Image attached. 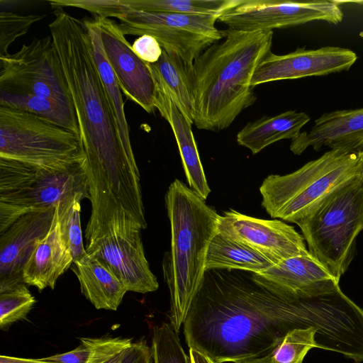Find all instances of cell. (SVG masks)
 Segmentation results:
<instances>
[{"label": "cell", "instance_id": "obj_7", "mask_svg": "<svg viewBox=\"0 0 363 363\" xmlns=\"http://www.w3.org/2000/svg\"><path fill=\"white\" fill-rule=\"evenodd\" d=\"M84 160L49 167L0 157V234L29 212L77 195L89 199Z\"/></svg>", "mask_w": 363, "mask_h": 363}, {"label": "cell", "instance_id": "obj_39", "mask_svg": "<svg viewBox=\"0 0 363 363\" xmlns=\"http://www.w3.org/2000/svg\"><path fill=\"white\" fill-rule=\"evenodd\" d=\"M236 363H272L271 355L269 354L262 357L252 358L249 359L240 361Z\"/></svg>", "mask_w": 363, "mask_h": 363}, {"label": "cell", "instance_id": "obj_1", "mask_svg": "<svg viewBox=\"0 0 363 363\" xmlns=\"http://www.w3.org/2000/svg\"><path fill=\"white\" fill-rule=\"evenodd\" d=\"M49 30L79 125L91 202L89 223L104 227L138 220L145 215L138 167L119 137L87 28L83 19L59 8Z\"/></svg>", "mask_w": 363, "mask_h": 363}, {"label": "cell", "instance_id": "obj_12", "mask_svg": "<svg viewBox=\"0 0 363 363\" xmlns=\"http://www.w3.org/2000/svg\"><path fill=\"white\" fill-rule=\"evenodd\" d=\"M218 232L256 250L274 264L308 252L303 235L278 219L257 218L230 210L219 216Z\"/></svg>", "mask_w": 363, "mask_h": 363}, {"label": "cell", "instance_id": "obj_14", "mask_svg": "<svg viewBox=\"0 0 363 363\" xmlns=\"http://www.w3.org/2000/svg\"><path fill=\"white\" fill-rule=\"evenodd\" d=\"M106 57L126 97L148 113H154L156 86L147 63L133 51L118 24L109 18L96 16Z\"/></svg>", "mask_w": 363, "mask_h": 363}, {"label": "cell", "instance_id": "obj_11", "mask_svg": "<svg viewBox=\"0 0 363 363\" xmlns=\"http://www.w3.org/2000/svg\"><path fill=\"white\" fill-rule=\"evenodd\" d=\"M342 18V11L335 1L239 0L218 21L234 30L253 32L273 31L313 21L337 24Z\"/></svg>", "mask_w": 363, "mask_h": 363}, {"label": "cell", "instance_id": "obj_36", "mask_svg": "<svg viewBox=\"0 0 363 363\" xmlns=\"http://www.w3.org/2000/svg\"><path fill=\"white\" fill-rule=\"evenodd\" d=\"M89 355V347L84 342H81V344L72 351L48 357H43L42 359L57 363H86Z\"/></svg>", "mask_w": 363, "mask_h": 363}, {"label": "cell", "instance_id": "obj_5", "mask_svg": "<svg viewBox=\"0 0 363 363\" xmlns=\"http://www.w3.org/2000/svg\"><path fill=\"white\" fill-rule=\"evenodd\" d=\"M363 175L362 152L330 150L294 172L266 177L262 206L273 218L296 223L335 189Z\"/></svg>", "mask_w": 363, "mask_h": 363}, {"label": "cell", "instance_id": "obj_40", "mask_svg": "<svg viewBox=\"0 0 363 363\" xmlns=\"http://www.w3.org/2000/svg\"><path fill=\"white\" fill-rule=\"evenodd\" d=\"M362 155H363V150H362Z\"/></svg>", "mask_w": 363, "mask_h": 363}, {"label": "cell", "instance_id": "obj_25", "mask_svg": "<svg viewBox=\"0 0 363 363\" xmlns=\"http://www.w3.org/2000/svg\"><path fill=\"white\" fill-rule=\"evenodd\" d=\"M273 264L256 250L218 232L208 248L206 270H240L257 274Z\"/></svg>", "mask_w": 363, "mask_h": 363}, {"label": "cell", "instance_id": "obj_22", "mask_svg": "<svg viewBox=\"0 0 363 363\" xmlns=\"http://www.w3.org/2000/svg\"><path fill=\"white\" fill-rule=\"evenodd\" d=\"M304 112L289 110L274 116L247 123L237 134L238 145L257 154L269 145L284 139H295L301 128L309 122Z\"/></svg>", "mask_w": 363, "mask_h": 363}, {"label": "cell", "instance_id": "obj_38", "mask_svg": "<svg viewBox=\"0 0 363 363\" xmlns=\"http://www.w3.org/2000/svg\"><path fill=\"white\" fill-rule=\"evenodd\" d=\"M189 352L191 363H216L209 357L203 354L194 348H189Z\"/></svg>", "mask_w": 363, "mask_h": 363}, {"label": "cell", "instance_id": "obj_15", "mask_svg": "<svg viewBox=\"0 0 363 363\" xmlns=\"http://www.w3.org/2000/svg\"><path fill=\"white\" fill-rule=\"evenodd\" d=\"M357 60L350 49L325 46L315 50L298 48L286 55L270 51L256 68L250 85L347 71Z\"/></svg>", "mask_w": 363, "mask_h": 363}, {"label": "cell", "instance_id": "obj_33", "mask_svg": "<svg viewBox=\"0 0 363 363\" xmlns=\"http://www.w3.org/2000/svg\"><path fill=\"white\" fill-rule=\"evenodd\" d=\"M45 15H21L9 11L0 13V55H6L11 44L25 35L31 26Z\"/></svg>", "mask_w": 363, "mask_h": 363}, {"label": "cell", "instance_id": "obj_30", "mask_svg": "<svg viewBox=\"0 0 363 363\" xmlns=\"http://www.w3.org/2000/svg\"><path fill=\"white\" fill-rule=\"evenodd\" d=\"M151 350L153 363H191L171 323L154 328Z\"/></svg>", "mask_w": 363, "mask_h": 363}, {"label": "cell", "instance_id": "obj_24", "mask_svg": "<svg viewBox=\"0 0 363 363\" xmlns=\"http://www.w3.org/2000/svg\"><path fill=\"white\" fill-rule=\"evenodd\" d=\"M83 21L88 30L92 56L101 79L119 137L126 151L134 155L121 88L106 57L99 29L94 19L84 18Z\"/></svg>", "mask_w": 363, "mask_h": 363}, {"label": "cell", "instance_id": "obj_35", "mask_svg": "<svg viewBox=\"0 0 363 363\" xmlns=\"http://www.w3.org/2000/svg\"><path fill=\"white\" fill-rule=\"evenodd\" d=\"M118 363H153L151 347L145 340L132 342Z\"/></svg>", "mask_w": 363, "mask_h": 363}, {"label": "cell", "instance_id": "obj_10", "mask_svg": "<svg viewBox=\"0 0 363 363\" xmlns=\"http://www.w3.org/2000/svg\"><path fill=\"white\" fill-rule=\"evenodd\" d=\"M0 91L51 99L74 108L51 35L35 38L15 53L0 55Z\"/></svg>", "mask_w": 363, "mask_h": 363}, {"label": "cell", "instance_id": "obj_9", "mask_svg": "<svg viewBox=\"0 0 363 363\" xmlns=\"http://www.w3.org/2000/svg\"><path fill=\"white\" fill-rule=\"evenodd\" d=\"M219 17L128 9L117 18L125 35H151L167 52L191 65L206 49L223 38V30L216 27Z\"/></svg>", "mask_w": 363, "mask_h": 363}, {"label": "cell", "instance_id": "obj_6", "mask_svg": "<svg viewBox=\"0 0 363 363\" xmlns=\"http://www.w3.org/2000/svg\"><path fill=\"white\" fill-rule=\"evenodd\" d=\"M296 224L308 252L340 280L363 230V175L335 189Z\"/></svg>", "mask_w": 363, "mask_h": 363}, {"label": "cell", "instance_id": "obj_32", "mask_svg": "<svg viewBox=\"0 0 363 363\" xmlns=\"http://www.w3.org/2000/svg\"><path fill=\"white\" fill-rule=\"evenodd\" d=\"M82 342L89 348L86 363H118L132 339L121 337H82Z\"/></svg>", "mask_w": 363, "mask_h": 363}, {"label": "cell", "instance_id": "obj_18", "mask_svg": "<svg viewBox=\"0 0 363 363\" xmlns=\"http://www.w3.org/2000/svg\"><path fill=\"white\" fill-rule=\"evenodd\" d=\"M323 147L350 152L363 150V108L325 113L308 131L291 140L290 150L297 155L307 148L318 151Z\"/></svg>", "mask_w": 363, "mask_h": 363}, {"label": "cell", "instance_id": "obj_8", "mask_svg": "<svg viewBox=\"0 0 363 363\" xmlns=\"http://www.w3.org/2000/svg\"><path fill=\"white\" fill-rule=\"evenodd\" d=\"M0 157L49 167H64L85 158L79 135L5 106H0Z\"/></svg>", "mask_w": 363, "mask_h": 363}, {"label": "cell", "instance_id": "obj_28", "mask_svg": "<svg viewBox=\"0 0 363 363\" xmlns=\"http://www.w3.org/2000/svg\"><path fill=\"white\" fill-rule=\"evenodd\" d=\"M84 199L82 196L77 195L59 202L56 206L62 237L72 255L73 262L86 254L80 220V203Z\"/></svg>", "mask_w": 363, "mask_h": 363}, {"label": "cell", "instance_id": "obj_19", "mask_svg": "<svg viewBox=\"0 0 363 363\" xmlns=\"http://www.w3.org/2000/svg\"><path fill=\"white\" fill-rule=\"evenodd\" d=\"M73 263L60 230L57 208L48 233L39 241L24 267L23 281L39 291L55 288L58 278Z\"/></svg>", "mask_w": 363, "mask_h": 363}, {"label": "cell", "instance_id": "obj_21", "mask_svg": "<svg viewBox=\"0 0 363 363\" xmlns=\"http://www.w3.org/2000/svg\"><path fill=\"white\" fill-rule=\"evenodd\" d=\"M82 294L96 309L116 311L128 291L108 265L88 253L72 263Z\"/></svg>", "mask_w": 363, "mask_h": 363}, {"label": "cell", "instance_id": "obj_20", "mask_svg": "<svg viewBox=\"0 0 363 363\" xmlns=\"http://www.w3.org/2000/svg\"><path fill=\"white\" fill-rule=\"evenodd\" d=\"M155 104L156 109L172 128L190 189L206 201L211 189L191 130L192 124L179 111L171 99L157 88Z\"/></svg>", "mask_w": 363, "mask_h": 363}, {"label": "cell", "instance_id": "obj_29", "mask_svg": "<svg viewBox=\"0 0 363 363\" xmlns=\"http://www.w3.org/2000/svg\"><path fill=\"white\" fill-rule=\"evenodd\" d=\"M314 328H296L289 331L271 355L272 363H303L313 348H319Z\"/></svg>", "mask_w": 363, "mask_h": 363}, {"label": "cell", "instance_id": "obj_31", "mask_svg": "<svg viewBox=\"0 0 363 363\" xmlns=\"http://www.w3.org/2000/svg\"><path fill=\"white\" fill-rule=\"evenodd\" d=\"M35 303L26 284L0 294V328L4 330L26 317Z\"/></svg>", "mask_w": 363, "mask_h": 363}, {"label": "cell", "instance_id": "obj_26", "mask_svg": "<svg viewBox=\"0 0 363 363\" xmlns=\"http://www.w3.org/2000/svg\"><path fill=\"white\" fill-rule=\"evenodd\" d=\"M0 106L31 113L80 136L75 108L61 101L35 95L0 91Z\"/></svg>", "mask_w": 363, "mask_h": 363}, {"label": "cell", "instance_id": "obj_27", "mask_svg": "<svg viewBox=\"0 0 363 363\" xmlns=\"http://www.w3.org/2000/svg\"><path fill=\"white\" fill-rule=\"evenodd\" d=\"M239 0H121L128 9L144 12L221 16Z\"/></svg>", "mask_w": 363, "mask_h": 363}, {"label": "cell", "instance_id": "obj_4", "mask_svg": "<svg viewBox=\"0 0 363 363\" xmlns=\"http://www.w3.org/2000/svg\"><path fill=\"white\" fill-rule=\"evenodd\" d=\"M165 205L171 249L162 265L170 294V323L179 333L203 281L208 248L218 233L220 215L179 179L169 185Z\"/></svg>", "mask_w": 363, "mask_h": 363}, {"label": "cell", "instance_id": "obj_16", "mask_svg": "<svg viewBox=\"0 0 363 363\" xmlns=\"http://www.w3.org/2000/svg\"><path fill=\"white\" fill-rule=\"evenodd\" d=\"M55 207L21 216L0 234V294L25 284V265L40 240L49 232Z\"/></svg>", "mask_w": 363, "mask_h": 363}, {"label": "cell", "instance_id": "obj_34", "mask_svg": "<svg viewBox=\"0 0 363 363\" xmlns=\"http://www.w3.org/2000/svg\"><path fill=\"white\" fill-rule=\"evenodd\" d=\"M134 52L144 62H157L162 53V48L152 36L143 35L135 39L132 45Z\"/></svg>", "mask_w": 363, "mask_h": 363}, {"label": "cell", "instance_id": "obj_2", "mask_svg": "<svg viewBox=\"0 0 363 363\" xmlns=\"http://www.w3.org/2000/svg\"><path fill=\"white\" fill-rule=\"evenodd\" d=\"M206 270L184 321L189 348L216 363L262 357L296 328L320 331L327 314L317 296H281L252 272Z\"/></svg>", "mask_w": 363, "mask_h": 363}, {"label": "cell", "instance_id": "obj_13", "mask_svg": "<svg viewBox=\"0 0 363 363\" xmlns=\"http://www.w3.org/2000/svg\"><path fill=\"white\" fill-rule=\"evenodd\" d=\"M140 231L131 225L113 227L86 245V251L102 259L128 291L145 294L156 291L159 284L145 257Z\"/></svg>", "mask_w": 363, "mask_h": 363}, {"label": "cell", "instance_id": "obj_17", "mask_svg": "<svg viewBox=\"0 0 363 363\" xmlns=\"http://www.w3.org/2000/svg\"><path fill=\"white\" fill-rule=\"evenodd\" d=\"M252 276L274 293L289 298L313 296L340 287V280L309 252L284 259Z\"/></svg>", "mask_w": 363, "mask_h": 363}, {"label": "cell", "instance_id": "obj_23", "mask_svg": "<svg viewBox=\"0 0 363 363\" xmlns=\"http://www.w3.org/2000/svg\"><path fill=\"white\" fill-rule=\"evenodd\" d=\"M157 89L165 93L179 111L193 124L191 65L162 49L159 60L147 63Z\"/></svg>", "mask_w": 363, "mask_h": 363}, {"label": "cell", "instance_id": "obj_3", "mask_svg": "<svg viewBox=\"0 0 363 363\" xmlns=\"http://www.w3.org/2000/svg\"><path fill=\"white\" fill-rule=\"evenodd\" d=\"M273 31L228 28L223 38L206 49L191 66L193 124L198 129L228 128L257 99L250 83L271 51Z\"/></svg>", "mask_w": 363, "mask_h": 363}, {"label": "cell", "instance_id": "obj_37", "mask_svg": "<svg viewBox=\"0 0 363 363\" xmlns=\"http://www.w3.org/2000/svg\"><path fill=\"white\" fill-rule=\"evenodd\" d=\"M0 363H57L41 359H27L6 355L0 356Z\"/></svg>", "mask_w": 363, "mask_h": 363}]
</instances>
